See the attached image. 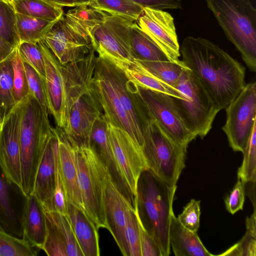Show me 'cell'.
Returning <instances> with one entry per match:
<instances>
[{"label": "cell", "instance_id": "1", "mask_svg": "<svg viewBox=\"0 0 256 256\" xmlns=\"http://www.w3.org/2000/svg\"><path fill=\"white\" fill-rule=\"evenodd\" d=\"M180 52L183 64L202 84L220 111L245 86V68L209 40L187 36Z\"/></svg>", "mask_w": 256, "mask_h": 256}, {"label": "cell", "instance_id": "2", "mask_svg": "<svg viewBox=\"0 0 256 256\" xmlns=\"http://www.w3.org/2000/svg\"><path fill=\"white\" fill-rule=\"evenodd\" d=\"M176 189H172L148 170L138 178L134 206L144 228L158 246L162 256L170 253L169 227Z\"/></svg>", "mask_w": 256, "mask_h": 256}, {"label": "cell", "instance_id": "3", "mask_svg": "<svg viewBox=\"0 0 256 256\" xmlns=\"http://www.w3.org/2000/svg\"><path fill=\"white\" fill-rule=\"evenodd\" d=\"M20 143L22 188L26 196L32 194L38 166L46 142L54 128L48 114L30 94L21 102Z\"/></svg>", "mask_w": 256, "mask_h": 256}, {"label": "cell", "instance_id": "4", "mask_svg": "<svg viewBox=\"0 0 256 256\" xmlns=\"http://www.w3.org/2000/svg\"><path fill=\"white\" fill-rule=\"evenodd\" d=\"M249 69L256 71V10L250 0H205Z\"/></svg>", "mask_w": 256, "mask_h": 256}, {"label": "cell", "instance_id": "5", "mask_svg": "<svg viewBox=\"0 0 256 256\" xmlns=\"http://www.w3.org/2000/svg\"><path fill=\"white\" fill-rule=\"evenodd\" d=\"M149 116L142 128V151L148 169L170 188L176 189L178 180L185 166L188 147L176 143L156 120Z\"/></svg>", "mask_w": 256, "mask_h": 256}, {"label": "cell", "instance_id": "6", "mask_svg": "<svg viewBox=\"0 0 256 256\" xmlns=\"http://www.w3.org/2000/svg\"><path fill=\"white\" fill-rule=\"evenodd\" d=\"M72 146L85 214L98 230L108 229L104 198L108 170L90 142Z\"/></svg>", "mask_w": 256, "mask_h": 256}, {"label": "cell", "instance_id": "7", "mask_svg": "<svg viewBox=\"0 0 256 256\" xmlns=\"http://www.w3.org/2000/svg\"><path fill=\"white\" fill-rule=\"evenodd\" d=\"M182 99L174 98L176 106L188 128L203 138L210 131L220 111L200 81L188 68L176 86Z\"/></svg>", "mask_w": 256, "mask_h": 256}, {"label": "cell", "instance_id": "8", "mask_svg": "<svg viewBox=\"0 0 256 256\" xmlns=\"http://www.w3.org/2000/svg\"><path fill=\"white\" fill-rule=\"evenodd\" d=\"M133 22L117 15L108 14L104 22L91 35L95 51L116 66H126L136 59L130 43Z\"/></svg>", "mask_w": 256, "mask_h": 256}, {"label": "cell", "instance_id": "9", "mask_svg": "<svg viewBox=\"0 0 256 256\" xmlns=\"http://www.w3.org/2000/svg\"><path fill=\"white\" fill-rule=\"evenodd\" d=\"M131 84L134 92L148 114L176 143L188 147L196 136L185 124L174 97Z\"/></svg>", "mask_w": 256, "mask_h": 256}, {"label": "cell", "instance_id": "10", "mask_svg": "<svg viewBox=\"0 0 256 256\" xmlns=\"http://www.w3.org/2000/svg\"><path fill=\"white\" fill-rule=\"evenodd\" d=\"M226 122L222 129L234 152H243L256 124V84H246L225 108Z\"/></svg>", "mask_w": 256, "mask_h": 256}, {"label": "cell", "instance_id": "11", "mask_svg": "<svg viewBox=\"0 0 256 256\" xmlns=\"http://www.w3.org/2000/svg\"><path fill=\"white\" fill-rule=\"evenodd\" d=\"M107 132L119 172L134 198L140 175L148 170L142 151L126 132L108 121Z\"/></svg>", "mask_w": 256, "mask_h": 256}, {"label": "cell", "instance_id": "12", "mask_svg": "<svg viewBox=\"0 0 256 256\" xmlns=\"http://www.w3.org/2000/svg\"><path fill=\"white\" fill-rule=\"evenodd\" d=\"M92 88L102 106L106 120L126 132L142 150L144 138L138 134L132 124L97 57Z\"/></svg>", "mask_w": 256, "mask_h": 256}, {"label": "cell", "instance_id": "13", "mask_svg": "<svg viewBox=\"0 0 256 256\" xmlns=\"http://www.w3.org/2000/svg\"><path fill=\"white\" fill-rule=\"evenodd\" d=\"M135 22L172 62H181L174 19L170 14L145 7Z\"/></svg>", "mask_w": 256, "mask_h": 256}, {"label": "cell", "instance_id": "14", "mask_svg": "<svg viewBox=\"0 0 256 256\" xmlns=\"http://www.w3.org/2000/svg\"><path fill=\"white\" fill-rule=\"evenodd\" d=\"M21 108L20 102L4 117L0 126V163L11 180L22 188Z\"/></svg>", "mask_w": 256, "mask_h": 256}, {"label": "cell", "instance_id": "15", "mask_svg": "<svg viewBox=\"0 0 256 256\" xmlns=\"http://www.w3.org/2000/svg\"><path fill=\"white\" fill-rule=\"evenodd\" d=\"M102 114L92 84L90 89L80 96L69 110L66 126L62 130L70 143L78 146L90 142L93 124Z\"/></svg>", "mask_w": 256, "mask_h": 256}, {"label": "cell", "instance_id": "16", "mask_svg": "<svg viewBox=\"0 0 256 256\" xmlns=\"http://www.w3.org/2000/svg\"><path fill=\"white\" fill-rule=\"evenodd\" d=\"M27 196L9 178L0 163V230L22 239V218Z\"/></svg>", "mask_w": 256, "mask_h": 256}, {"label": "cell", "instance_id": "17", "mask_svg": "<svg viewBox=\"0 0 256 256\" xmlns=\"http://www.w3.org/2000/svg\"><path fill=\"white\" fill-rule=\"evenodd\" d=\"M37 44L44 60V78L49 114L53 116L58 128L64 130L66 126V120L62 65L42 40Z\"/></svg>", "mask_w": 256, "mask_h": 256}, {"label": "cell", "instance_id": "18", "mask_svg": "<svg viewBox=\"0 0 256 256\" xmlns=\"http://www.w3.org/2000/svg\"><path fill=\"white\" fill-rule=\"evenodd\" d=\"M62 65L84 58L92 48L64 22H57L42 40Z\"/></svg>", "mask_w": 256, "mask_h": 256}, {"label": "cell", "instance_id": "19", "mask_svg": "<svg viewBox=\"0 0 256 256\" xmlns=\"http://www.w3.org/2000/svg\"><path fill=\"white\" fill-rule=\"evenodd\" d=\"M96 52L92 47L84 58L62 65L66 124L72 106L92 87L96 66Z\"/></svg>", "mask_w": 256, "mask_h": 256}, {"label": "cell", "instance_id": "20", "mask_svg": "<svg viewBox=\"0 0 256 256\" xmlns=\"http://www.w3.org/2000/svg\"><path fill=\"white\" fill-rule=\"evenodd\" d=\"M58 134L54 128L48 138L36 170L32 194L45 210H51L56 184V154Z\"/></svg>", "mask_w": 256, "mask_h": 256}, {"label": "cell", "instance_id": "21", "mask_svg": "<svg viewBox=\"0 0 256 256\" xmlns=\"http://www.w3.org/2000/svg\"><path fill=\"white\" fill-rule=\"evenodd\" d=\"M104 203L108 230L122 254L127 256L124 227L126 210L132 202L120 190L110 174L105 187Z\"/></svg>", "mask_w": 256, "mask_h": 256}, {"label": "cell", "instance_id": "22", "mask_svg": "<svg viewBox=\"0 0 256 256\" xmlns=\"http://www.w3.org/2000/svg\"><path fill=\"white\" fill-rule=\"evenodd\" d=\"M46 236L42 250L49 256H68L78 241L66 214L45 210Z\"/></svg>", "mask_w": 256, "mask_h": 256}, {"label": "cell", "instance_id": "23", "mask_svg": "<svg viewBox=\"0 0 256 256\" xmlns=\"http://www.w3.org/2000/svg\"><path fill=\"white\" fill-rule=\"evenodd\" d=\"M56 130L58 134V167L67 200L85 213L78 184L74 148L63 130Z\"/></svg>", "mask_w": 256, "mask_h": 256}, {"label": "cell", "instance_id": "24", "mask_svg": "<svg viewBox=\"0 0 256 256\" xmlns=\"http://www.w3.org/2000/svg\"><path fill=\"white\" fill-rule=\"evenodd\" d=\"M90 142L108 168L112 178L120 190L130 201L131 199L133 200V196L124 182L114 160L108 135L107 121L104 114L94 122Z\"/></svg>", "mask_w": 256, "mask_h": 256}, {"label": "cell", "instance_id": "25", "mask_svg": "<svg viewBox=\"0 0 256 256\" xmlns=\"http://www.w3.org/2000/svg\"><path fill=\"white\" fill-rule=\"evenodd\" d=\"M66 214L84 256H99L98 229L86 214L68 202Z\"/></svg>", "mask_w": 256, "mask_h": 256}, {"label": "cell", "instance_id": "26", "mask_svg": "<svg viewBox=\"0 0 256 256\" xmlns=\"http://www.w3.org/2000/svg\"><path fill=\"white\" fill-rule=\"evenodd\" d=\"M169 242L176 256H212L200 240L196 232L184 228L174 214L170 216Z\"/></svg>", "mask_w": 256, "mask_h": 256}, {"label": "cell", "instance_id": "27", "mask_svg": "<svg viewBox=\"0 0 256 256\" xmlns=\"http://www.w3.org/2000/svg\"><path fill=\"white\" fill-rule=\"evenodd\" d=\"M22 240L29 246L42 249L46 236L43 206L34 195L27 196L23 218Z\"/></svg>", "mask_w": 256, "mask_h": 256}, {"label": "cell", "instance_id": "28", "mask_svg": "<svg viewBox=\"0 0 256 256\" xmlns=\"http://www.w3.org/2000/svg\"><path fill=\"white\" fill-rule=\"evenodd\" d=\"M107 14L99 10L83 4L68 10L64 20L76 33L92 44L90 40L92 32L104 22Z\"/></svg>", "mask_w": 256, "mask_h": 256}, {"label": "cell", "instance_id": "29", "mask_svg": "<svg viewBox=\"0 0 256 256\" xmlns=\"http://www.w3.org/2000/svg\"><path fill=\"white\" fill-rule=\"evenodd\" d=\"M118 68L123 72L128 80L134 85L164 93L176 98L183 99L177 89L154 76L136 59L130 64Z\"/></svg>", "mask_w": 256, "mask_h": 256}, {"label": "cell", "instance_id": "30", "mask_svg": "<svg viewBox=\"0 0 256 256\" xmlns=\"http://www.w3.org/2000/svg\"><path fill=\"white\" fill-rule=\"evenodd\" d=\"M130 43L132 50L138 60L158 62L171 61L136 22H133L130 27Z\"/></svg>", "mask_w": 256, "mask_h": 256}, {"label": "cell", "instance_id": "31", "mask_svg": "<svg viewBox=\"0 0 256 256\" xmlns=\"http://www.w3.org/2000/svg\"><path fill=\"white\" fill-rule=\"evenodd\" d=\"M13 6L17 14L50 21L64 17L62 7L44 0H16Z\"/></svg>", "mask_w": 256, "mask_h": 256}, {"label": "cell", "instance_id": "32", "mask_svg": "<svg viewBox=\"0 0 256 256\" xmlns=\"http://www.w3.org/2000/svg\"><path fill=\"white\" fill-rule=\"evenodd\" d=\"M58 21H50L16 13V28L20 43L36 44Z\"/></svg>", "mask_w": 256, "mask_h": 256}, {"label": "cell", "instance_id": "33", "mask_svg": "<svg viewBox=\"0 0 256 256\" xmlns=\"http://www.w3.org/2000/svg\"><path fill=\"white\" fill-rule=\"evenodd\" d=\"M136 60L154 76L175 88L182 72L187 68L182 60L176 62Z\"/></svg>", "mask_w": 256, "mask_h": 256}, {"label": "cell", "instance_id": "34", "mask_svg": "<svg viewBox=\"0 0 256 256\" xmlns=\"http://www.w3.org/2000/svg\"><path fill=\"white\" fill-rule=\"evenodd\" d=\"M11 54L0 62V110L3 118L16 104L13 96L14 72Z\"/></svg>", "mask_w": 256, "mask_h": 256}, {"label": "cell", "instance_id": "35", "mask_svg": "<svg viewBox=\"0 0 256 256\" xmlns=\"http://www.w3.org/2000/svg\"><path fill=\"white\" fill-rule=\"evenodd\" d=\"M97 9L112 15H117L135 22L144 7L130 0H96Z\"/></svg>", "mask_w": 256, "mask_h": 256}, {"label": "cell", "instance_id": "36", "mask_svg": "<svg viewBox=\"0 0 256 256\" xmlns=\"http://www.w3.org/2000/svg\"><path fill=\"white\" fill-rule=\"evenodd\" d=\"M124 239L127 256H142L138 217L132 204L128 207L126 212Z\"/></svg>", "mask_w": 256, "mask_h": 256}, {"label": "cell", "instance_id": "37", "mask_svg": "<svg viewBox=\"0 0 256 256\" xmlns=\"http://www.w3.org/2000/svg\"><path fill=\"white\" fill-rule=\"evenodd\" d=\"M0 34L14 48L20 44L16 28V13L12 6L0 0Z\"/></svg>", "mask_w": 256, "mask_h": 256}, {"label": "cell", "instance_id": "38", "mask_svg": "<svg viewBox=\"0 0 256 256\" xmlns=\"http://www.w3.org/2000/svg\"><path fill=\"white\" fill-rule=\"evenodd\" d=\"M243 160L238 170V179L244 184L256 181V124L254 126L244 152Z\"/></svg>", "mask_w": 256, "mask_h": 256}, {"label": "cell", "instance_id": "39", "mask_svg": "<svg viewBox=\"0 0 256 256\" xmlns=\"http://www.w3.org/2000/svg\"><path fill=\"white\" fill-rule=\"evenodd\" d=\"M11 56L14 72L13 96L16 104L28 96L29 90L24 62L20 56L18 46L13 50Z\"/></svg>", "mask_w": 256, "mask_h": 256}, {"label": "cell", "instance_id": "40", "mask_svg": "<svg viewBox=\"0 0 256 256\" xmlns=\"http://www.w3.org/2000/svg\"><path fill=\"white\" fill-rule=\"evenodd\" d=\"M39 250L0 230V256H36Z\"/></svg>", "mask_w": 256, "mask_h": 256}, {"label": "cell", "instance_id": "41", "mask_svg": "<svg viewBox=\"0 0 256 256\" xmlns=\"http://www.w3.org/2000/svg\"><path fill=\"white\" fill-rule=\"evenodd\" d=\"M24 65L28 80V94L32 96L44 110L49 114L44 77L28 63L24 62Z\"/></svg>", "mask_w": 256, "mask_h": 256}, {"label": "cell", "instance_id": "42", "mask_svg": "<svg viewBox=\"0 0 256 256\" xmlns=\"http://www.w3.org/2000/svg\"><path fill=\"white\" fill-rule=\"evenodd\" d=\"M18 50L22 61L29 64L44 78V60L38 44L22 42L18 46Z\"/></svg>", "mask_w": 256, "mask_h": 256}, {"label": "cell", "instance_id": "43", "mask_svg": "<svg viewBox=\"0 0 256 256\" xmlns=\"http://www.w3.org/2000/svg\"><path fill=\"white\" fill-rule=\"evenodd\" d=\"M200 200L192 199L177 218L184 228L194 232H197L200 227Z\"/></svg>", "mask_w": 256, "mask_h": 256}, {"label": "cell", "instance_id": "44", "mask_svg": "<svg viewBox=\"0 0 256 256\" xmlns=\"http://www.w3.org/2000/svg\"><path fill=\"white\" fill-rule=\"evenodd\" d=\"M58 146L56 154V184L50 211L66 214L68 200L62 182L58 164ZM50 211V210H49Z\"/></svg>", "mask_w": 256, "mask_h": 256}, {"label": "cell", "instance_id": "45", "mask_svg": "<svg viewBox=\"0 0 256 256\" xmlns=\"http://www.w3.org/2000/svg\"><path fill=\"white\" fill-rule=\"evenodd\" d=\"M256 238L246 232L242 238L236 244L220 256H256Z\"/></svg>", "mask_w": 256, "mask_h": 256}, {"label": "cell", "instance_id": "46", "mask_svg": "<svg viewBox=\"0 0 256 256\" xmlns=\"http://www.w3.org/2000/svg\"><path fill=\"white\" fill-rule=\"evenodd\" d=\"M245 187L246 184L238 179L236 183L224 200L226 209L232 214L243 209L245 200Z\"/></svg>", "mask_w": 256, "mask_h": 256}, {"label": "cell", "instance_id": "47", "mask_svg": "<svg viewBox=\"0 0 256 256\" xmlns=\"http://www.w3.org/2000/svg\"><path fill=\"white\" fill-rule=\"evenodd\" d=\"M137 214L140 232L142 256H162L158 246L142 226L138 212Z\"/></svg>", "mask_w": 256, "mask_h": 256}, {"label": "cell", "instance_id": "48", "mask_svg": "<svg viewBox=\"0 0 256 256\" xmlns=\"http://www.w3.org/2000/svg\"><path fill=\"white\" fill-rule=\"evenodd\" d=\"M138 4L144 8L147 7L152 8L179 9L182 7L180 0H130Z\"/></svg>", "mask_w": 256, "mask_h": 256}, {"label": "cell", "instance_id": "49", "mask_svg": "<svg viewBox=\"0 0 256 256\" xmlns=\"http://www.w3.org/2000/svg\"><path fill=\"white\" fill-rule=\"evenodd\" d=\"M15 48L7 42L0 34V62L6 58Z\"/></svg>", "mask_w": 256, "mask_h": 256}, {"label": "cell", "instance_id": "50", "mask_svg": "<svg viewBox=\"0 0 256 256\" xmlns=\"http://www.w3.org/2000/svg\"><path fill=\"white\" fill-rule=\"evenodd\" d=\"M256 210H254L253 214L250 216H248L246 220V232L255 238H256Z\"/></svg>", "mask_w": 256, "mask_h": 256}, {"label": "cell", "instance_id": "51", "mask_svg": "<svg viewBox=\"0 0 256 256\" xmlns=\"http://www.w3.org/2000/svg\"><path fill=\"white\" fill-rule=\"evenodd\" d=\"M50 3L60 6L74 7V4L72 0H44Z\"/></svg>", "mask_w": 256, "mask_h": 256}, {"label": "cell", "instance_id": "52", "mask_svg": "<svg viewBox=\"0 0 256 256\" xmlns=\"http://www.w3.org/2000/svg\"><path fill=\"white\" fill-rule=\"evenodd\" d=\"M72 1L74 6L85 4L97 9L96 0H72Z\"/></svg>", "mask_w": 256, "mask_h": 256}, {"label": "cell", "instance_id": "53", "mask_svg": "<svg viewBox=\"0 0 256 256\" xmlns=\"http://www.w3.org/2000/svg\"><path fill=\"white\" fill-rule=\"evenodd\" d=\"M3 1H4V2L8 3V4H10V5H12L13 6V4H14V2L16 0H2Z\"/></svg>", "mask_w": 256, "mask_h": 256}, {"label": "cell", "instance_id": "54", "mask_svg": "<svg viewBox=\"0 0 256 256\" xmlns=\"http://www.w3.org/2000/svg\"><path fill=\"white\" fill-rule=\"evenodd\" d=\"M2 119H3V117H2V112H1V110H0V126L2 124Z\"/></svg>", "mask_w": 256, "mask_h": 256}]
</instances>
